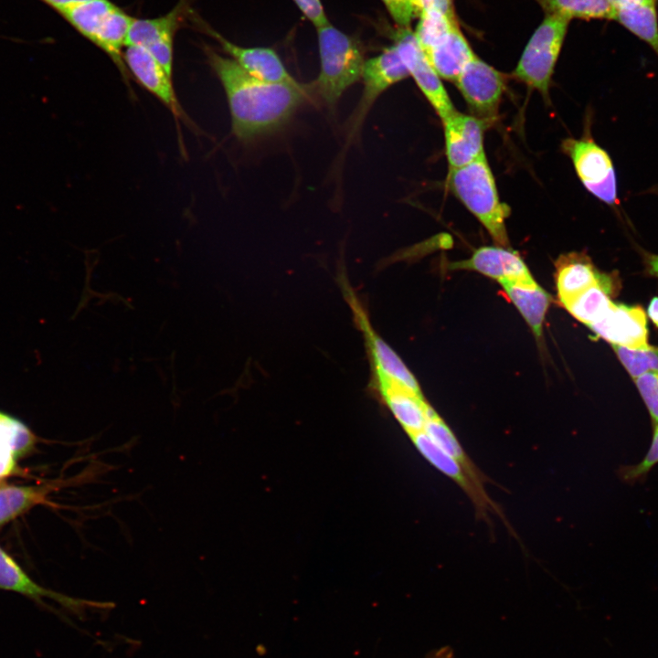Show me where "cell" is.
Instances as JSON below:
<instances>
[{"label":"cell","instance_id":"6da1fadb","mask_svg":"<svg viewBox=\"0 0 658 658\" xmlns=\"http://www.w3.org/2000/svg\"><path fill=\"white\" fill-rule=\"evenodd\" d=\"M207 62L225 91L235 137L249 143L283 127L310 94L298 81L274 83L245 71L234 59L204 45Z\"/></svg>","mask_w":658,"mask_h":658},{"label":"cell","instance_id":"7a4b0ae2","mask_svg":"<svg viewBox=\"0 0 658 658\" xmlns=\"http://www.w3.org/2000/svg\"><path fill=\"white\" fill-rule=\"evenodd\" d=\"M447 186L485 228L496 245L509 247L505 220L511 210L500 200L485 153L464 166L450 169Z\"/></svg>","mask_w":658,"mask_h":658},{"label":"cell","instance_id":"3957f363","mask_svg":"<svg viewBox=\"0 0 658 658\" xmlns=\"http://www.w3.org/2000/svg\"><path fill=\"white\" fill-rule=\"evenodd\" d=\"M316 32L320 71L309 85L333 111L343 93L361 79L366 58L358 41L330 21L316 27Z\"/></svg>","mask_w":658,"mask_h":658},{"label":"cell","instance_id":"277c9868","mask_svg":"<svg viewBox=\"0 0 658 658\" xmlns=\"http://www.w3.org/2000/svg\"><path fill=\"white\" fill-rule=\"evenodd\" d=\"M570 19L547 15L536 29L513 71V77L547 97L551 78Z\"/></svg>","mask_w":658,"mask_h":658},{"label":"cell","instance_id":"5b68a950","mask_svg":"<svg viewBox=\"0 0 658 658\" xmlns=\"http://www.w3.org/2000/svg\"><path fill=\"white\" fill-rule=\"evenodd\" d=\"M584 187L609 206L619 205L617 177L610 154L593 139L567 138L561 144Z\"/></svg>","mask_w":658,"mask_h":658},{"label":"cell","instance_id":"8992f818","mask_svg":"<svg viewBox=\"0 0 658 658\" xmlns=\"http://www.w3.org/2000/svg\"><path fill=\"white\" fill-rule=\"evenodd\" d=\"M187 0H179L168 13L154 18H133L127 46L146 49L173 76L175 34L191 15ZM126 46V47H127Z\"/></svg>","mask_w":658,"mask_h":658},{"label":"cell","instance_id":"52a82bcc","mask_svg":"<svg viewBox=\"0 0 658 658\" xmlns=\"http://www.w3.org/2000/svg\"><path fill=\"white\" fill-rule=\"evenodd\" d=\"M419 452L434 468L452 480L468 496L475 509L477 519L491 524L490 515H495L515 536L500 506L488 495L484 487L475 483L458 462L436 444L425 431L410 435Z\"/></svg>","mask_w":658,"mask_h":658},{"label":"cell","instance_id":"ba28073f","mask_svg":"<svg viewBox=\"0 0 658 658\" xmlns=\"http://www.w3.org/2000/svg\"><path fill=\"white\" fill-rule=\"evenodd\" d=\"M454 83L474 116L492 122L504 91V76L475 56Z\"/></svg>","mask_w":658,"mask_h":658},{"label":"cell","instance_id":"9c48e42d","mask_svg":"<svg viewBox=\"0 0 658 658\" xmlns=\"http://www.w3.org/2000/svg\"><path fill=\"white\" fill-rule=\"evenodd\" d=\"M394 45H396L409 76L413 78L440 120H443L455 109L441 79L428 61L414 32L410 31L409 27H399L394 35Z\"/></svg>","mask_w":658,"mask_h":658},{"label":"cell","instance_id":"30bf717a","mask_svg":"<svg viewBox=\"0 0 658 658\" xmlns=\"http://www.w3.org/2000/svg\"><path fill=\"white\" fill-rule=\"evenodd\" d=\"M409 76V70L396 45L389 46L377 56L366 59L361 77L364 88L352 116L350 137L360 127L376 100L388 88Z\"/></svg>","mask_w":658,"mask_h":658},{"label":"cell","instance_id":"8fae6325","mask_svg":"<svg viewBox=\"0 0 658 658\" xmlns=\"http://www.w3.org/2000/svg\"><path fill=\"white\" fill-rule=\"evenodd\" d=\"M193 21L212 37L222 50L234 59L245 71L261 80L274 83H293L297 80L289 73L274 49L266 47H243L235 44L206 24L196 15Z\"/></svg>","mask_w":658,"mask_h":658},{"label":"cell","instance_id":"7c38bea8","mask_svg":"<svg viewBox=\"0 0 658 658\" xmlns=\"http://www.w3.org/2000/svg\"><path fill=\"white\" fill-rule=\"evenodd\" d=\"M598 336L612 345L629 349H646L648 328L645 312L641 306L613 302L594 323L588 325Z\"/></svg>","mask_w":658,"mask_h":658},{"label":"cell","instance_id":"4fadbf2b","mask_svg":"<svg viewBox=\"0 0 658 658\" xmlns=\"http://www.w3.org/2000/svg\"><path fill=\"white\" fill-rule=\"evenodd\" d=\"M123 60L130 77L157 98L178 120L188 121L177 99L173 76L144 48L127 46Z\"/></svg>","mask_w":658,"mask_h":658},{"label":"cell","instance_id":"5bb4252c","mask_svg":"<svg viewBox=\"0 0 658 658\" xmlns=\"http://www.w3.org/2000/svg\"><path fill=\"white\" fill-rule=\"evenodd\" d=\"M441 122L449 170L464 166L484 153L483 134L491 122L456 110Z\"/></svg>","mask_w":658,"mask_h":658},{"label":"cell","instance_id":"9a60e30c","mask_svg":"<svg viewBox=\"0 0 658 658\" xmlns=\"http://www.w3.org/2000/svg\"><path fill=\"white\" fill-rule=\"evenodd\" d=\"M448 269L475 271L498 281H535L519 254L498 245L481 247L469 259L451 262Z\"/></svg>","mask_w":658,"mask_h":658},{"label":"cell","instance_id":"2e32d148","mask_svg":"<svg viewBox=\"0 0 658 658\" xmlns=\"http://www.w3.org/2000/svg\"><path fill=\"white\" fill-rule=\"evenodd\" d=\"M375 387L381 394L388 409L402 428L412 435L422 431L432 409L422 393L381 377H373Z\"/></svg>","mask_w":658,"mask_h":658},{"label":"cell","instance_id":"e0dca14e","mask_svg":"<svg viewBox=\"0 0 658 658\" xmlns=\"http://www.w3.org/2000/svg\"><path fill=\"white\" fill-rule=\"evenodd\" d=\"M556 269L557 295L564 307L589 287L617 277L615 273L600 272L585 253L579 252L559 257Z\"/></svg>","mask_w":658,"mask_h":658},{"label":"cell","instance_id":"ac0fdd59","mask_svg":"<svg viewBox=\"0 0 658 658\" xmlns=\"http://www.w3.org/2000/svg\"><path fill=\"white\" fill-rule=\"evenodd\" d=\"M424 54L440 79L453 82L465 66L476 56L458 24L452 27L440 44Z\"/></svg>","mask_w":658,"mask_h":658},{"label":"cell","instance_id":"d6986e66","mask_svg":"<svg viewBox=\"0 0 658 658\" xmlns=\"http://www.w3.org/2000/svg\"><path fill=\"white\" fill-rule=\"evenodd\" d=\"M499 283L531 327L536 337L540 338L544 319L551 302L550 295L536 281L515 282L503 280Z\"/></svg>","mask_w":658,"mask_h":658},{"label":"cell","instance_id":"ffe728a7","mask_svg":"<svg viewBox=\"0 0 658 658\" xmlns=\"http://www.w3.org/2000/svg\"><path fill=\"white\" fill-rule=\"evenodd\" d=\"M0 589L26 596L45 606V598L54 600L62 605L74 608L76 600L49 590L35 582L18 564L0 547Z\"/></svg>","mask_w":658,"mask_h":658},{"label":"cell","instance_id":"44dd1931","mask_svg":"<svg viewBox=\"0 0 658 658\" xmlns=\"http://www.w3.org/2000/svg\"><path fill=\"white\" fill-rule=\"evenodd\" d=\"M423 431L443 451L454 458L471 479L484 487L490 479L475 465L469 457L457 437L444 420L431 409Z\"/></svg>","mask_w":658,"mask_h":658},{"label":"cell","instance_id":"7402d4cb","mask_svg":"<svg viewBox=\"0 0 658 658\" xmlns=\"http://www.w3.org/2000/svg\"><path fill=\"white\" fill-rule=\"evenodd\" d=\"M28 428L16 419L0 412V478L14 472L16 457L33 445Z\"/></svg>","mask_w":658,"mask_h":658},{"label":"cell","instance_id":"603a6c76","mask_svg":"<svg viewBox=\"0 0 658 658\" xmlns=\"http://www.w3.org/2000/svg\"><path fill=\"white\" fill-rule=\"evenodd\" d=\"M620 289L619 277L597 283L578 294L565 308L579 322L589 325L596 322L612 303L611 297Z\"/></svg>","mask_w":658,"mask_h":658},{"label":"cell","instance_id":"cb8c5ba5","mask_svg":"<svg viewBox=\"0 0 658 658\" xmlns=\"http://www.w3.org/2000/svg\"><path fill=\"white\" fill-rule=\"evenodd\" d=\"M613 20L645 41L658 57V20L655 1L614 11Z\"/></svg>","mask_w":658,"mask_h":658},{"label":"cell","instance_id":"d4e9b609","mask_svg":"<svg viewBox=\"0 0 658 658\" xmlns=\"http://www.w3.org/2000/svg\"><path fill=\"white\" fill-rule=\"evenodd\" d=\"M547 12L568 19H610L614 10L609 0H536Z\"/></svg>","mask_w":658,"mask_h":658},{"label":"cell","instance_id":"484cf974","mask_svg":"<svg viewBox=\"0 0 658 658\" xmlns=\"http://www.w3.org/2000/svg\"><path fill=\"white\" fill-rule=\"evenodd\" d=\"M45 499V490L37 486L0 488V525L11 521Z\"/></svg>","mask_w":658,"mask_h":658},{"label":"cell","instance_id":"4316f807","mask_svg":"<svg viewBox=\"0 0 658 658\" xmlns=\"http://www.w3.org/2000/svg\"><path fill=\"white\" fill-rule=\"evenodd\" d=\"M419 21L414 32L423 52L440 44L457 24L454 15L430 8L420 13Z\"/></svg>","mask_w":658,"mask_h":658},{"label":"cell","instance_id":"83f0119b","mask_svg":"<svg viewBox=\"0 0 658 658\" xmlns=\"http://www.w3.org/2000/svg\"><path fill=\"white\" fill-rule=\"evenodd\" d=\"M619 360L631 377L635 379L647 371L658 370V347L646 349H629L612 345Z\"/></svg>","mask_w":658,"mask_h":658},{"label":"cell","instance_id":"f1b7e54d","mask_svg":"<svg viewBox=\"0 0 658 658\" xmlns=\"http://www.w3.org/2000/svg\"><path fill=\"white\" fill-rule=\"evenodd\" d=\"M656 464H658V423L653 425L652 442L642 460L633 465L622 466L619 470V475L625 483H635L642 480Z\"/></svg>","mask_w":658,"mask_h":658},{"label":"cell","instance_id":"f546056e","mask_svg":"<svg viewBox=\"0 0 658 658\" xmlns=\"http://www.w3.org/2000/svg\"><path fill=\"white\" fill-rule=\"evenodd\" d=\"M634 380L653 425H655L658 423V370L647 371Z\"/></svg>","mask_w":658,"mask_h":658},{"label":"cell","instance_id":"4dcf8cb0","mask_svg":"<svg viewBox=\"0 0 658 658\" xmlns=\"http://www.w3.org/2000/svg\"><path fill=\"white\" fill-rule=\"evenodd\" d=\"M400 28H408L416 16L410 0H381Z\"/></svg>","mask_w":658,"mask_h":658},{"label":"cell","instance_id":"1f68e13d","mask_svg":"<svg viewBox=\"0 0 658 658\" xmlns=\"http://www.w3.org/2000/svg\"><path fill=\"white\" fill-rule=\"evenodd\" d=\"M306 18L316 27L329 22L321 0H293Z\"/></svg>","mask_w":658,"mask_h":658},{"label":"cell","instance_id":"d6a6232c","mask_svg":"<svg viewBox=\"0 0 658 658\" xmlns=\"http://www.w3.org/2000/svg\"><path fill=\"white\" fill-rule=\"evenodd\" d=\"M642 256L645 274L658 278V254L644 251Z\"/></svg>","mask_w":658,"mask_h":658},{"label":"cell","instance_id":"836d02e7","mask_svg":"<svg viewBox=\"0 0 658 658\" xmlns=\"http://www.w3.org/2000/svg\"><path fill=\"white\" fill-rule=\"evenodd\" d=\"M48 6H50L52 9H54L57 13L73 6L75 5L89 1V0H40Z\"/></svg>","mask_w":658,"mask_h":658},{"label":"cell","instance_id":"e575fe53","mask_svg":"<svg viewBox=\"0 0 658 658\" xmlns=\"http://www.w3.org/2000/svg\"><path fill=\"white\" fill-rule=\"evenodd\" d=\"M647 314L653 325L658 328V296L652 298L650 301Z\"/></svg>","mask_w":658,"mask_h":658},{"label":"cell","instance_id":"d590c367","mask_svg":"<svg viewBox=\"0 0 658 658\" xmlns=\"http://www.w3.org/2000/svg\"><path fill=\"white\" fill-rule=\"evenodd\" d=\"M609 1L611 5L613 10L615 11L620 8L631 6V5H639V4H643V3L654 1V0H609Z\"/></svg>","mask_w":658,"mask_h":658},{"label":"cell","instance_id":"8d00e7d4","mask_svg":"<svg viewBox=\"0 0 658 658\" xmlns=\"http://www.w3.org/2000/svg\"><path fill=\"white\" fill-rule=\"evenodd\" d=\"M438 658H447V657H446V655L440 656V655L439 654V655H438Z\"/></svg>","mask_w":658,"mask_h":658},{"label":"cell","instance_id":"74e56055","mask_svg":"<svg viewBox=\"0 0 658 658\" xmlns=\"http://www.w3.org/2000/svg\"><path fill=\"white\" fill-rule=\"evenodd\" d=\"M436 658H438V657H436Z\"/></svg>","mask_w":658,"mask_h":658},{"label":"cell","instance_id":"f35d334b","mask_svg":"<svg viewBox=\"0 0 658 658\" xmlns=\"http://www.w3.org/2000/svg\"><path fill=\"white\" fill-rule=\"evenodd\" d=\"M655 1V0H654Z\"/></svg>","mask_w":658,"mask_h":658}]
</instances>
